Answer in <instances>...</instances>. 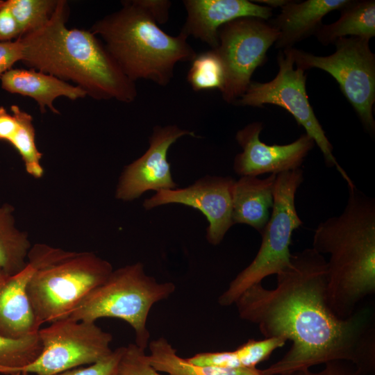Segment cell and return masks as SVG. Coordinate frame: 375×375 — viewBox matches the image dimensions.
<instances>
[{
  "label": "cell",
  "instance_id": "6da1fadb",
  "mask_svg": "<svg viewBox=\"0 0 375 375\" xmlns=\"http://www.w3.org/2000/svg\"><path fill=\"white\" fill-rule=\"evenodd\" d=\"M327 262L312 247L291 253L290 263L276 274V285L262 283L244 291L235 305L239 317L256 324L265 338L281 337L291 347L264 369L266 375H290L335 360L375 374V328L372 310L357 309L338 317L326 301Z\"/></svg>",
  "mask_w": 375,
  "mask_h": 375
},
{
  "label": "cell",
  "instance_id": "7a4b0ae2",
  "mask_svg": "<svg viewBox=\"0 0 375 375\" xmlns=\"http://www.w3.org/2000/svg\"><path fill=\"white\" fill-rule=\"evenodd\" d=\"M69 11L67 1L58 0L46 25L17 39L22 46L21 62L30 69L74 83L94 99L134 101L138 95L135 83L90 30L67 27Z\"/></svg>",
  "mask_w": 375,
  "mask_h": 375
},
{
  "label": "cell",
  "instance_id": "3957f363",
  "mask_svg": "<svg viewBox=\"0 0 375 375\" xmlns=\"http://www.w3.org/2000/svg\"><path fill=\"white\" fill-rule=\"evenodd\" d=\"M348 190L342 212L319 224L312 240L315 251L330 256L326 301L342 319L375 293V200L356 185Z\"/></svg>",
  "mask_w": 375,
  "mask_h": 375
},
{
  "label": "cell",
  "instance_id": "277c9868",
  "mask_svg": "<svg viewBox=\"0 0 375 375\" xmlns=\"http://www.w3.org/2000/svg\"><path fill=\"white\" fill-rule=\"evenodd\" d=\"M122 8L97 20L90 31L100 36L122 72L133 82L151 81L166 86L176 64L192 61L196 51L180 32L163 31L138 0L122 1Z\"/></svg>",
  "mask_w": 375,
  "mask_h": 375
},
{
  "label": "cell",
  "instance_id": "5b68a950",
  "mask_svg": "<svg viewBox=\"0 0 375 375\" xmlns=\"http://www.w3.org/2000/svg\"><path fill=\"white\" fill-rule=\"evenodd\" d=\"M28 262L35 271L26 291L41 326L68 317L113 270L92 252L67 251L44 244L33 245Z\"/></svg>",
  "mask_w": 375,
  "mask_h": 375
},
{
  "label": "cell",
  "instance_id": "8992f818",
  "mask_svg": "<svg viewBox=\"0 0 375 375\" xmlns=\"http://www.w3.org/2000/svg\"><path fill=\"white\" fill-rule=\"evenodd\" d=\"M176 290L172 282H158L148 275L140 262L112 270L67 318L95 322L99 318L122 319L134 330L135 344L146 349L150 333L147 322L152 306L168 299Z\"/></svg>",
  "mask_w": 375,
  "mask_h": 375
},
{
  "label": "cell",
  "instance_id": "52a82bcc",
  "mask_svg": "<svg viewBox=\"0 0 375 375\" xmlns=\"http://www.w3.org/2000/svg\"><path fill=\"white\" fill-rule=\"evenodd\" d=\"M303 181L301 168L276 174L274 205L262 235L259 250L251 263L242 270L219 297L222 306L233 305L251 286L277 274L290 263V246L293 231L303 222L295 206V194Z\"/></svg>",
  "mask_w": 375,
  "mask_h": 375
},
{
  "label": "cell",
  "instance_id": "ba28073f",
  "mask_svg": "<svg viewBox=\"0 0 375 375\" xmlns=\"http://www.w3.org/2000/svg\"><path fill=\"white\" fill-rule=\"evenodd\" d=\"M368 40L344 37L335 42V53L319 56L295 48H288L297 67L304 71L318 68L331 74L353 106L364 128L375 133L373 106L375 102V55Z\"/></svg>",
  "mask_w": 375,
  "mask_h": 375
},
{
  "label": "cell",
  "instance_id": "9c48e42d",
  "mask_svg": "<svg viewBox=\"0 0 375 375\" xmlns=\"http://www.w3.org/2000/svg\"><path fill=\"white\" fill-rule=\"evenodd\" d=\"M42 351L32 362L4 371L6 375H54L72 369L95 363L110 355L112 335L95 322L57 320L40 328Z\"/></svg>",
  "mask_w": 375,
  "mask_h": 375
},
{
  "label": "cell",
  "instance_id": "30bf717a",
  "mask_svg": "<svg viewBox=\"0 0 375 375\" xmlns=\"http://www.w3.org/2000/svg\"><path fill=\"white\" fill-rule=\"evenodd\" d=\"M277 62L279 69L276 77L267 83L251 82L244 94L235 101L236 104L253 107L274 104L285 109L317 144L326 165L335 167L348 187L354 186V183L333 156V146L310 104L306 89L305 71L298 67L294 69L288 49L279 51Z\"/></svg>",
  "mask_w": 375,
  "mask_h": 375
},
{
  "label": "cell",
  "instance_id": "8fae6325",
  "mask_svg": "<svg viewBox=\"0 0 375 375\" xmlns=\"http://www.w3.org/2000/svg\"><path fill=\"white\" fill-rule=\"evenodd\" d=\"M278 35L269 23L255 17H240L219 28L215 50L224 67L221 93L225 101L235 103L244 94L253 72L265 62L267 51Z\"/></svg>",
  "mask_w": 375,
  "mask_h": 375
},
{
  "label": "cell",
  "instance_id": "7c38bea8",
  "mask_svg": "<svg viewBox=\"0 0 375 375\" xmlns=\"http://www.w3.org/2000/svg\"><path fill=\"white\" fill-rule=\"evenodd\" d=\"M235 181L231 176H206L185 188L156 192L144 200L143 207L151 210L162 205L177 203L201 211L208 222V242L218 245L233 225L232 196Z\"/></svg>",
  "mask_w": 375,
  "mask_h": 375
},
{
  "label": "cell",
  "instance_id": "4fadbf2b",
  "mask_svg": "<svg viewBox=\"0 0 375 375\" xmlns=\"http://www.w3.org/2000/svg\"><path fill=\"white\" fill-rule=\"evenodd\" d=\"M185 135L197 137L194 131L176 125L156 126L149 139L148 149L123 170L115 197L130 201L148 190L158 192L178 188L172 178L167 152L172 144Z\"/></svg>",
  "mask_w": 375,
  "mask_h": 375
},
{
  "label": "cell",
  "instance_id": "5bb4252c",
  "mask_svg": "<svg viewBox=\"0 0 375 375\" xmlns=\"http://www.w3.org/2000/svg\"><path fill=\"white\" fill-rule=\"evenodd\" d=\"M262 128V123L256 122L236 133L242 151L235 156L233 169L240 176L278 174L299 169L315 144L305 133L290 144L268 145L260 140Z\"/></svg>",
  "mask_w": 375,
  "mask_h": 375
},
{
  "label": "cell",
  "instance_id": "9a60e30c",
  "mask_svg": "<svg viewBox=\"0 0 375 375\" xmlns=\"http://www.w3.org/2000/svg\"><path fill=\"white\" fill-rule=\"evenodd\" d=\"M187 12L181 33L199 39L212 49L218 47V31L221 26L240 17L266 20L272 8L247 0H185Z\"/></svg>",
  "mask_w": 375,
  "mask_h": 375
},
{
  "label": "cell",
  "instance_id": "2e32d148",
  "mask_svg": "<svg viewBox=\"0 0 375 375\" xmlns=\"http://www.w3.org/2000/svg\"><path fill=\"white\" fill-rule=\"evenodd\" d=\"M34 271L28 262L0 288V335L4 337L22 338L38 333L40 328L26 291Z\"/></svg>",
  "mask_w": 375,
  "mask_h": 375
},
{
  "label": "cell",
  "instance_id": "e0dca14e",
  "mask_svg": "<svg viewBox=\"0 0 375 375\" xmlns=\"http://www.w3.org/2000/svg\"><path fill=\"white\" fill-rule=\"evenodd\" d=\"M350 1H289L281 8V13L269 22L279 33L275 42L276 47L292 48L296 43L315 35L326 15L333 10H340Z\"/></svg>",
  "mask_w": 375,
  "mask_h": 375
},
{
  "label": "cell",
  "instance_id": "ac0fdd59",
  "mask_svg": "<svg viewBox=\"0 0 375 375\" xmlns=\"http://www.w3.org/2000/svg\"><path fill=\"white\" fill-rule=\"evenodd\" d=\"M1 88L8 92L33 99L44 113L49 108L60 112L53 106L55 99L65 97L71 100L84 98L86 92L54 76L33 69H11L0 77Z\"/></svg>",
  "mask_w": 375,
  "mask_h": 375
},
{
  "label": "cell",
  "instance_id": "d6986e66",
  "mask_svg": "<svg viewBox=\"0 0 375 375\" xmlns=\"http://www.w3.org/2000/svg\"><path fill=\"white\" fill-rule=\"evenodd\" d=\"M276 177L274 174L265 178L244 176L235 181L232 196L233 225L245 224L262 233L274 205Z\"/></svg>",
  "mask_w": 375,
  "mask_h": 375
},
{
  "label": "cell",
  "instance_id": "ffe728a7",
  "mask_svg": "<svg viewBox=\"0 0 375 375\" xmlns=\"http://www.w3.org/2000/svg\"><path fill=\"white\" fill-rule=\"evenodd\" d=\"M340 17L330 24H322L315 33L318 41L328 45L347 35L369 40L375 36V1H350L340 10Z\"/></svg>",
  "mask_w": 375,
  "mask_h": 375
},
{
  "label": "cell",
  "instance_id": "44dd1931",
  "mask_svg": "<svg viewBox=\"0 0 375 375\" xmlns=\"http://www.w3.org/2000/svg\"><path fill=\"white\" fill-rule=\"evenodd\" d=\"M286 342L281 337L265 338L260 340L250 339L233 351L199 353L187 359L198 365L228 369L255 368Z\"/></svg>",
  "mask_w": 375,
  "mask_h": 375
},
{
  "label": "cell",
  "instance_id": "7402d4cb",
  "mask_svg": "<svg viewBox=\"0 0 375 375\" xmlns=\"http://www.w3.org/2000/svg\"><path fill=\"white\" fill-rule=\"evenodd\" d=\"M148 359L159 372L169 375H266L255 368L228 369L212 365H198L180 357L168 340L160 337L149 342Z\"/></svg>",
  "mask_w": 375,
  "mask_h": 375
},
{
  "label": "cell",
  "instance_id": "603a6c76",
  "mask_svg": "<svg viewBox=\"0 0 375 375\" xmlns=\"http://www.w3.org/2000/svg\"><path fill=\"white\" fill-rule=\"evenodd\" d=\"M13 211L9 204L0 206V271L7 276L26 267L32 247L27 233L16 226Z\"/></svg>",
  "mask_w": 375,
  "mask_h": 375
},
{
  "label": "cell",
  "instance_id": "cb8c5ba5",
  "mask_svg": "<svg viewBox=\"0 0 375 375\" xmlns=\"http://www.w3.org/2000/svg\"><path fill=\"white\" fill-rule=\"evenodd\" d=\"M10 110L17 119L18 126L8 142L21 156L27 173L35 178H40L44 173L41 165L42 153L36 145L33 117L16 105H12Z\"/></svg>",
  "mask_w": 375,
  "mask_h": 375
},
{
  "label": "cell",
  "instance_id": "d4e9b609",
  "mask_svg": "<svg viewBox=\"0 0 375 375\" xmlns=\"http://www.w3.org/2000/svg\"><path fill=\"white\" fill-rule=\"evenodd\" d=\"M188 82L194 91L222 90L225 82L223 62L215 49L197 54L191 61Z\"/></svg>",
  "mask_w": 375,
  "mask_h": 375
},
{
  "label": "cell",
  "instance_id": "484cf974",
  "mask_svg": "<svg viewBox=\"0 0 375 375\" xmlns=\"http://www.w3.org/2000/svg\"><path fill=\"white\" fill-rule=\"evenodd\" d=\"M21 36L46 25L53 16L58 0H7ZM20 36V37H21Z\"/></svg>",
  "mask_w": 375,
  "mask_h": 375
},
{
  "label": "cell",
  "instance_id": "4316f807",
  "mask_svg": "<svg viewBox=\"0 0 375 375\" xmlns=\"http://www.w3.org/2000/svg\"><path fill=\"white\" fill-rule=\"evenodd\" d=\"M41 351L38 333L18 339L0 335V374L32 362Z\"/></svg>",
  "mask_w": 375,
  "mask_h": 375
},
{
  "label": "cell",
  "instance_id": "83f0119b",
  "mask_svg": "<svg viewBox=\"0 0 375 375\" xmlns=\"http://www.w3.org/2000/svg\"><path fill=\"white\" fill-rule=\"evenodd\" d=\"M117 375H162L150 364L145 349L135 344L124 347Z\"/></svg>",
  "mask_w": 375,
  "mask_h": 375
},
{
  "label": "cell",
  "instance_id": "f1b7e54d",
  "mask_svg": "<svg viewBox=\"0 0 375 375\" xmlns=\"http://www.w3.org/2000/svg\"><path fill=\"white\" fill-rule=\"evenodd\" d=\"M124 347L117 348L101 360L86 367H80L54 375H117L119 362Z\"/></svg>",
  "mask_w": 375,
  "mask_h": 375
},
{
  "label": "cell",
  "instance_id": "f546056e",
  "mask_svg": "<svg viewBox=\"0 0 375 375\" xmlns=\"http://www.w3.org/2000/svg\"><path fill=\"white\" fill-rule=\"evenodd\" d=\"M21 33L8 1L0 0V42H10L19 39Z\"/></svg>",
  "mask_w": 375,
  "mask_h": 375
},
{
  "label": "cell",
  "instance_id": "4dcf8cb0",
  "mask_svg": "<svg viewBox=\"0 0 375 375\" xmlns=\"http://www.w3.org/2000/svg\"><path fill=\"white\" fill-rule=\"evenodd\" d=\"M22 58V46L19 40L0 42V77Z\"/></svg>",
  "mask_w": 375,
  "mask_h": 375
},
{
  "label": "cell",
  "instance_id": "1f68e13d",
  "mask_svg": "<svg viewBox=\"0 0 375 375\" xmlns=\"http://www.w3.org/2000/svg\"><path fill=\"white\" fill-rule=\"evenodd\" d=\"M290 375H375L365 374L358 371L355 366L347 361L335 360L324 364V368L319 372L310 369L296 372Z\"/></svg>",
  "mask_w": 375,
  "mask_h": 375
},
{
  "label": "cell",
  "instance_id": "d6a6232c",
  "mask_svg": "<svg viewBox=\"0 0 375 375\" xmlns=\"http://www.w3.org/2000/svg\"><path fill=\"white\" fill-rule=\"evenodd\" d=\"M140 4L145 8L156 22L164 24L168 19L169 8L171 2L167 0H138Z\"/></svg>",
  "mask_w": 375,
  "mask_h": 375
},
{
  "label": "cell",
  "instance_id": "836d02e7",
  "mask_svg": "<svg viewBox=\"0 0 375 375\" xmlns=\"http://www.w3.org/2000/svg\"><path fill=\"white\" fill-rule=\"evenodd\" d=\"M18 126L16 117L0 106V140L9 142Z\"/></svg>",
  "mask_w": 375,
  "mask_h": 375
},
{
  "label": "cell",
  "instance_id": "e575fe53",
  "mask_svg": "<svg viewBox=\"0 0 375 375\" xmlns=\"http://www.w3.org/2000/svg\"><path fill=\"white\" fill-rule=\"evenodd\" d=\"M256 3H265L267 5L268 7L272 8H282L283 6H285L286 3L289 2L288 0H256V1H252Z\"/></svg>",
  "mask_w": 375,
  "mask_h": 375
},
{
  "label": "cell",
  "instance_id": "d590c367",
  "mask_svg": "<svg viewBox=\"0 0 375 375\" xmlns=\"http://www.w3.org/2000/svg\"><path fill=\"white\" fill-rule=\"evenodd\" d=\"M8 276H7L6 275H5L3 273H2L1 271H0V288L1 287V285L3 284V283L5 282V281L6 280V278H8Z\"/></svg>",
  "mask_w": 375,
  "mask_h": 375
},
{
  "label": "cell",
  "instance_id": "8d00e7d4",
  "mask_svg": "<svg viewBox=\"0 0 375 375\" xmlns=\"http://www.w3.org/2000/svg\"><path fill=\"white\" fill-rule=\"evenodd\" d=\"M22 375H29V374L24 373V374H22Z\"/></svg>",
  "mask_w": 375,
  "mask_h": 375
}]
</instances>
